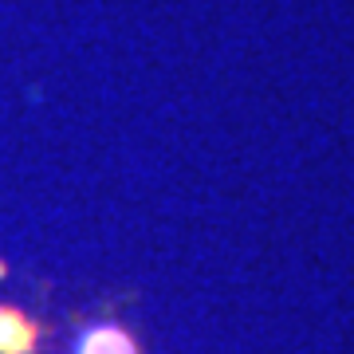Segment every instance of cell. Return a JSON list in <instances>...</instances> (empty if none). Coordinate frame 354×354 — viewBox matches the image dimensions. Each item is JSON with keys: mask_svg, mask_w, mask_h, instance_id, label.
Segmentation results:
<instances>
[{"mask_svg": "<svg viewBox=\"0 0 354 354\" xmlns=\"http://www.w3.org/2000/svg\"><path fill=\"white\" fill-rule=\"evenodd\" d=\"M44 327L28 315L24 307L0 304V354H39Z\"/></svg>", "mask_w": 354, "mask_h": 354, "instance_id": "6da1fadb", "label": "cell"}, {"mask_svg": "<svg viewBox=\"0 0 354 354\" xmlns=\"http://www.w3.org/2000/svg\"><path fill=\"white\" fill-rule=\"evenodd\" d=\"M71 354H142L138 339L118 323H91L75 335Z\"/></svg>", "mask_w": 354, "mask_h": 354, "instance_id": "7a4b0ae2", "label": "cell"}]
</instances>
